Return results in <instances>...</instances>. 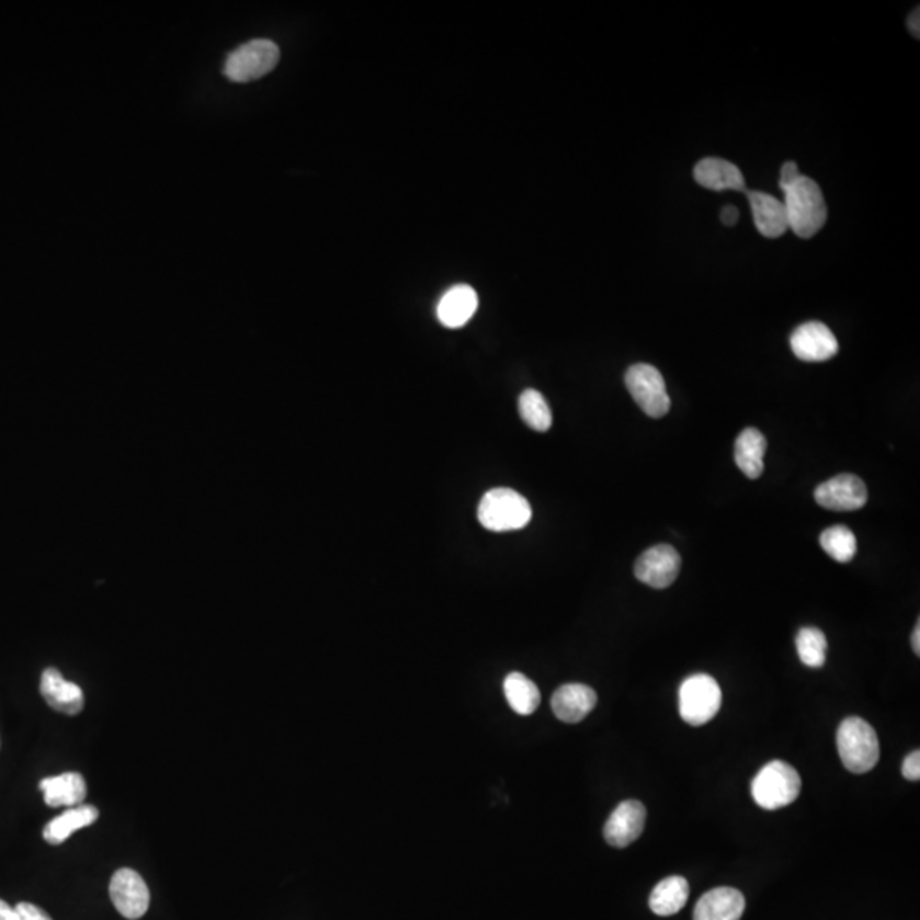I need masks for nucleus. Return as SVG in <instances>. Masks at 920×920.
Instances as JSON below:
<instances>
[{
  "instance_id": "obj_24",
  "label": "nucleus",
  "mask_w": 920,
  "mask_h": 920,
  "mask_svg": "<svg viewBox=\"0 0 920 920\" xmlns=\"http://www.w3.org/2000/svg\"><path fill=\"white\" fill-rule=\"evenodd\" d=\"M519 412L523 423L535 432H547L553 424V412L538 390L525 389L520 394Z\"/></svg>"
},
{
  "instance_id": "obj_11",
  "label": "nucleus",
  "mask_w": 920,
  "mask_h": 920,
  "mask_svg": "<svg viewBox=\"0 0 920 920\" xmlns=\"http://www.w3.org/2000/svg\"><path fill=\"white\" fill-rule=\"evenodd\" d=\"M791 350L803 362H827L839 352V341L824 322L799 326L790 338Z\"/></svg>"
},
{
  "instance_id": "obj_26",
  "label": "nucleus",
  "mask_w": 920,
  "mask_h": 920,
  "mask_svg": "<svg viewBox=\"0 0 920 920\" xmlns=\"http://www.w3.org/2000/svg\"><path fill=\"white\" fill-rule=\"evenodd\" d=\"M820 544L830 558L839 563H849L857 550L854 532L845 525H833L820 535Z\"/></svg>"
},
{
  "instance_id": "obj_16",
  "label": "nucleus",
  "mask_w": 920,
  "mask_h": 920,
  "mask_svg": "<svg viewBox=\"0 0 920 920\" xmlns=\"http://www.w3.org/2000/svg\"><path fill=\"white\" fill-rule=\"evenodd\" d=\"M695 183L713 192H745V178L734 162L719 157H706L694 168Z\"/></svg>"
},
{
  "instance_id": "obj_9",
  "label": "nucleus",
  "mask_w": 920,
  "mask_h": 920,
  "mask_svg": "<svg viewBox=\"0 0 920 920\" xmlns=\"http://www.w3.org/2000/svg\"><path fill=\"white\" fill-rule=\"evenodd\" d=\"M110 897L115 909L126 919H140L149 910V888L137 871L128 867L116 871L111 878Z\"/></svg>"
},
{
  "instance_id": "obj_31",
  "label": "nucleus",
  "mask_w": 920,
  "mask_h": 920,
  "mask_svg": "<svg viewBox=\"0 0 920 920\" xmlns=\"http://www.w3.org/2000/svg\"><path fill=\"white\" fill-rule=\"evenodd\" d=\"M0 920H21L15 909H12L4 900H0Z\"/></svg>"
},
{
  "instance_id": "obj_7",
  "label": "nucleus",
  "mask_w": 920,
  "mask_h": 920,
  "mask_svg": "<svg viewBox=\"0 0 920 920\" xmlns=\"http://www.w3.org/2000/svg\"><path fill=\"white\" fill-rule=\"evenodd\" d=\"M627 390L649 418H663L670 411V396L663 375L654 365L636 363L624 377Z\"/></svg>"
},
{
  "instance_id": "obj_28",
  "label": "nucleus",
  "mask_w": 920,
  "mask_h": 920,
  "mask_svg": "<svg viewBox=\"0 0 920 920\" xmlns=\"http://www.w3.org/2000/svg\"><path fill=\"white\" fill-rule=\"evenodd\" d=\"M901 774L904 777L909 781H919L920 780V752L919 750H913L912 753L906 757L904 760V765H901Z\"/></svg>"
},
{
  "instance_id": "obj_10",
  "label": "nucleus",
  "mask_w": 920,
  "mask_h": 920,
  "mask_svg": "<svg viewBox=\"0 0 920 920\" xmlns=\"http://www.w3.org/2000/svg\"><path fill=\"white\" fill-rule=\"evenodd\" d=\"M815 501L833 512H854L866 504V485L854 474H839L815 489Z\"/></svg>"
},
{
  "instance_id": "obj_8",
  "label": "nucleus",
  "mask_w": 920,
  "mask_h": 920,
  "mask_svg": "<svg viewBox=\"0 0 920 920\" xmlns=\"http://www.w3.org/2000/svg\"><path fill=\"white\" fill-rule=\"evenodd\" d=\"M682 568V558L679 550L669 544L649 547L639 556L634 565V575L641 583L648 584L651 589H669L670 584L679 577Z\"/></svg>"
},
{
  "instance_id": "obj_19",
  "label": "nucleus",
  "mask_w": 920,
  "mask_h": 920,
  "mask_svg": "<svg viewBox=\"0 0 920 920\" xmlns=\"http://www.w3.org/2000/svg\"><path fill=\"white\" fill-rule=\"evenodd\" d=\"M39 790L43 791L45 803L50 808H60V806L73 808V806L82 805L88 796V786L79 772H66L55 777H45L39 781Z\"/></svg>"
},
{
  "instance_id": "obj_18",
  "label": "nucleus",
  "mask_w": 920,
  "mask_h": 920,
  "mask_svg": "<svg viewBox=\"0 0 920 920\" xmlns=\"http://www.w3.org/2000/svg\"><path fill=\"white\" fill-rule=\"evenodd\" d=\"M747 198L752 208L757 230L762 236L768 239H777L790 229L783 200L762 192H747Z\"/></svg>"
},
{
  "instance_id": "obj_21",
  "label": "nucleus",
  "mask_w": 920,
  "mask_h": 920,
  "mask_svg": "<svg viewBox=\"0 0 920 920\" xmlns=\"http://www.w3.org/2000/svg\"><path fill=\"white\" fill-rule=\"evenodd\" d=\"M100 817L96 806L82 805L73 806L66 814L54 818L43 830V839L52 845L64 844L76 830L84 829L88 825L94 824Z\"/></svg>"
},
{
  "instance_id": "obj_27",
  "label": "nucleus",
  "mask_w": 920,
  "mask_h": 920,
  "mask_svg": "<svg viewBox=\"0 0 920 920\" xmlns=\"http://www.w3.org/2000/svg\"><path fill=\"white\" fill-rule=\"evenodd\" d=\"M14 909L21 920H54L45 910L33 906V904H27V901H21Z\"/></svg>"
},
{
  "instance_id": "obj_32",
  "label": "nucleus",
  "mask_w": 920,
  "mask_h": 920,
  "mask_svg": "<svg viewBox=\"0 0 920 920\" xmlns=\"http://www.w3.org/2000/svg\"><path fill=\"white\" fill-rule=\"evenodd\" d=\"M909 30L916 38H919L920 27H919V8L910 14L909 18Z\"/></svg>"
},
{
  "instance_id": "obj_13",
  "label": "nucleus",
  "mask_w": 920,
  "mask_h": 920,
  "mask_svg": "<svg viewBox=\"0 0 920 920\" xmlns=\"http://www.w3.org/2000/svg\"><path fill=\"white\" fill-rule=\"evenodd\" d=\"M595 706L597 692L584 684L561 685L550 700L554 715L565 723L583 722Z\"/></svg>"
},
{
  "instance_id": "obj_17",
  "label": "nucleus",
  "mask_w": 920,
  "mask_h": 920,
  "mask_svg": "<svg viewBox=\"0 0 920 920\" xmlns=\"http://www.w3.org/2000/svg\"><path fill=\"white\" fill-rule=\"evenodd\" d=\"M478 294L473 287L455 285L440 298L436 316L445 328H463L478 310Z\"/></svg>"
},
{
  "instance_id": "obj_12",
  "label": "nucleus",
  "mask_w": 920,
  "mask_h": 920,
  "mask_svg": "<svg viewBox=\"0 0 920 920\" xmlns=\"http://www.w3.org/2000/svg\"><path fill=\"white\" fill-rule=\"evenodd\" d=\"M646 824V808L641 802L627 799L612 811L604 827V837L612 848L624 849L641 837Z\"/></svg>"
},
{
  "instance_id": "obj_33",
  "label": "nucleus",
  "mask_w": 920,
  "mask_h": 920,
  "mask_svg": "<svg viewBox=\"0 0 920 920\" xmlns=\"http://www.w3.org/2000/svg\"><path fill=\"white\" fill-rule=\"evenodd\" d=\"M912 648L916 651L917 657L920 655V624L917 623L916 629H913L912 634Z\"/></svg>"
},
{
  "instance_id": "obj_2",
  "label": "nucleus",
  "mask_w": 920,
  "mask_h": 920,
  "mask_svg": "<svg viewBox=\"0 0 920 920\" xmlns=\"http://www.w3.org/2000/svg\"><path fill=\"white\" fill-rule=\"evenodd\" d=\"M837 749L844 768L854 774H866L878 764V737L873 726L864 719L848 718L840 723Z\"/></svg>"
},
{
  "instance_id": "obj_14",
  "label": "nucleus",
  "mask_w": 920,
  "mask_h": 920,
  "mask_svg": "<svg viewBox=\"0 0 920 920\" xmlns=\"http://www.w3.org/2000/svg\"><path fill=\"white\" fill-rule=\"evenodd\" d=\"M39 691H42L43 700L64 715H79L84 707L82 689L72 682H67L57 669H46L43 672Z\"/></svg>"
},
{
  "instance_id": "obj_25",
  "label": "nucleus",
  "mask_w": 920,
  "mask_h": 920,
  "mask_svg": "<svg viewBox=\"0 0 920 920\" xmlns=\"http://www.w3.org/2000/svg\"><path fill=\"white\" fill-rule=\"evenodd\" d=\"M827 638H825L824 631L818 627H802L798 636H796V649H798L799 660L810 667V669H820L827 660Z\"/></svg>"
},
{
  "instance_id": "obj_23",
  "label": "nucleus",
  "mask_w": 920,
  "mask_h": 920,
  "mask_svg": "<svg viewBox=\"0 0 920 920\" xmlns=\"http://www.w3.org/2000/svg\"><path fill=\"white\" fill-rule=\"evenodd\" d=\"M504 697L516 715L529 716L535 713L541 704V692L537 685L523 673L513 672L503 682Z\"/></svg>"
},
{
  "instance_id": "obj_22",
  "label": "nucleus",
  "mask_w": 920,
  "mask_h": 920,
  "mask_svg": "<svg viewBox=\"0 0 920 920\" xmlns=\"http://www.w3.org/2000/svg\"><path fill=\"white\" fill-rule=\"evenodd\" d=\"M689 898V883L682 876H669L655 886L649 895V909L657 916H675L684 909Z\"/></svg>"
},
{
  "instance_id": "obj_30",
  "label": "nucleus",
  "mask_w": 920,
  "mask_h": 920,
  "mask_svg": "<svg viewBox=\"0 0 920 920\" xmlns=\"http://www.w3.org/2000/svg\"><path fill=\"white\" fill-rule=\"evenodd\" d=\"M719 217H722V222L723 224H725V226L731 227L735 226V224H737L738 222V218H740V212H738L737 206L728 205L725 206V208H723L722 215H719Z\"/></svg>"
},
{
  "instance_id": "obj_6",
  "label": "nucleus",
  "mask_w": 920,
  "mask_h": 920,
  "mask_svg": "<svg viewBox=\"0 0 920 920\" xmlns=\"http://www.w3.org/2000/svg\"><path fill=\"white\" fill-rule=\"evenodd\" d=\"M280 48L272 39H252L227 57L224 73L232 82H251L275 69Z\"/></svg>"
},
{
  "instance_id": "obj_4",
  "label": "nucleus",
  "mask_w": 920,
  "mask_h": 920,
  "mask_svg": "<svg viewBox=\"0 0 920 920\" xmlns=\"http://www.w3.org/2000/svg\"><path fill=\"white\" fill-rule=\"evenodd\" d=\"M478 519L486 531H520L531 522L532 507L529 500L513 489L495 488L482 497Z\"/></svg>"
},
{
  "instance_id": "obj_29",
  "label": "nucleus",
  "mask_w": 920,
  "mask_h": 920,
  "mask_svg": "<svg viewBox=\"0 0 920 920\" xmlns=\"http://www.w3.org/2000/svg\"><path fill=\"white\" fill-rule=\"evenodd\" d=\"M802 177V172H799L798 164L793 161L784 162L783 168H781V177H780V188L790 186V184L795 183L798 178Z\"/></svg>"
},
{
  "instance_id": "obj_5",
  "label": "nucleus",
  "mask_w": 920,
  "mask_h": 920,
  "mask_svg": "<svg viewBox=\"0 0 920 920\" xmlns=\"http://www.w3.org/2000/svg\"><path fill=\"white\" fill-rule=\"evenodd\" d=\"M722 701L723 694L718 682L706 673H695L680 685V718L692 726L706 725L718 715Z\"/></svg>"
},
{
  "instance_id": "obj_15",
  "label": "nucleus",
  "mask_w": 920,
  "mask_h": 920,
  "mask_svg": "<svg viewBox=\"0 0 920 920\" xmlns=\"http://www.w3.org/2000/svg\"><path fill=\"white\" fill-rule=\"evenodd\" d=\"M743 910V894L737 888L719 886L700 898L694 909V920H740Z\"/></svg>"
},
{
  "instance_id": "obj_1",
  "label": "nucleus",
  "mask_w": 920,
  "mask_h": 920,
  "mask_svg": "<svg viewBox=\"0 0 920 920\" xmlns=\"http://www.w3.org/2000/svg\"><path fill=\"white\" fill-rule=\"evenodd\" d=\"M787 227L802 239H810L824 229L829 217L821 188L808 177H799L795 183L783 188Z\"/></svg>"
},
{
  "instance_id": "obj_20",
  "label": "nucleus",
  "mask_w": 920,
  "mask_h": 920,
  "mask_svg": "<svg viewBox=\"0 0 920 920\" xmlns=\"http://www.w3.org/2000/svg\"><path fill=\"white\" fill-rule=\"evenodd\" d=\"M768 440L757 428H747L735 442V463L741 473L750 479H757L764 473V455Z\"/></svg>"
},
{
  "instance_id": "obj_3",
  "label": "nucleus",
  "mask_w": 920,
  "mask_h": 920,
  "mask_svg": "<svg viewBox=\"0 0 920 920\" xmlns=\"http://www.w3.org/2000/svg\"><path fill=\"white\" fill-rule=\"evenodd\" d=\"M802 793V777L793 765L772 760L760 769L752 781V796L764 810H780L791 805Z\"/></svg>"
}]
</instances>
